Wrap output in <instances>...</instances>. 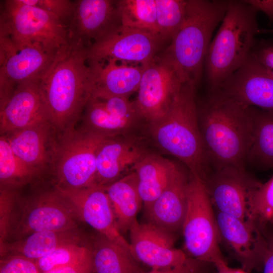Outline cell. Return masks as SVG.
Segmentation results:
<instances>
[{"label": "cell", "mask_w": 273, "mask_h": 273, "mask_svg": "<svg viewBox=\"0 0 273 273\" xmlns=\"http://www.w3.org/2000/svg\"><path fill=\"white\" fill-rule=\"evenodd\" d=\"M86 48L68 42L41 75L39 90L48 119L57 132L73 128L93 91Z\"/></svg>", "instance_id": "obj_1"}, {"label": "cell", "mask_w": 273, "mask_h": 273, "mask_svg": "<svg viewBox=\"0 0 273 273\" xmlns=\"http://www.w3.org/2000/svg\"><path fill=\"white\" fill-rule=\"evenodd\" d=\"M198 112L208 164L215 169L245 168L254 129L252 107L215 92L198 105Z\"/></svg>", "instance_id": "obj_2"}, {"label": "cell", "mask_w": 273, "mask_h": 273, "mask_svg": "<svg viewBox=\"0 0 273 273\" xmlns=\"http://www.w3.org/2000/svg\"><path fill=\"white\" fill-rule=\"evenodd\" d=\"M230 0H187L184 20L165 49L159 54L183 83L198 85L213 33L226 13Z\"/></svg>", "instance_id": "obj_3"}, {"label": "cell", "mask_w": 273, "mask_h": 273, "mask_svg": "<svg viewBox=\"0 0 273 273\" xmlns=\"http://www.w3.org/2000/svg\"><path fill=\"white\" fill-rule=\"evenodd\" d=\"M197 86L183 83L166 114L149 127L160 149L178 159L204 181L208 162L200 128Z\"/></svg>", "instance_id": "obj_4"}, {"label": "cell", "mask_w": 273, "mask_h": 273, "mask_svg": "<svg viewBox=\"0 0 273 273\" xmlns=\"http://www.w3.org/2000/svg\"><path fill=\"white\" fill-rule=\"evenodd\" d=\"M257 12L242 0L229 1L205 58L204 74L210 92L216 90L249 57L258 34Z\"/></svg>", "instance_id": "obj_5"}, {"label": "cell", "mask_w": 273, "mask_h": 273, "mask_svg": "<svg viewBox=\"0 0 273 273\" xmlns=\"http://www.w3.org/2000/svg\"><path fill=\"white\" fill-rule=\"evenodd\" d=\"M109 137L81 127L57 132L49 171L54 186L73 191L96 184L97 151Z\"/></svg>", "instance_id": "obj_6"}, {"label": "cell", "mask_w": 273, "mask_h": 273, "mask_svg": "<svg viewBox=\"0 0 273 273\" xmlns=\"http://www.w3.org/2000/svg\"><path fill=\"white\" fill-rule=\"evenodd\" d=\"M1 16V42L10 50L38 43L56 54L68 43L67 26L56 15L41 8L8 0Z\"/></svg>", "instance_id": "obj_7"}, {"label": "cell", "mask_w": 273, "mask_h": 273, "mask_svg": "<svg viewBox=\"0 0 273 273\" xmlns=\"http://www.w3.org/2000/svg\"><path fill=\"white\" fill-rule=\"evenodd\" d=\"M205 184L190 171L186 213L182 231L187 251L194 258L216 268L227 264L221 252L215 214Z\"/></svg>", "instance_id": "obj_8"}, {"label": "cell", "mask_w": 273, "mask_h": 273, "mask_svg": "<svg viewBox=\"0 0 273 273\" xmlns=\"http://www.w3.org/2000/svg\"><path fill=\"white\" fill-rule=\"evenodd\" d=\"M164 42L157 33L121 25L86 49L87 63L113 60L144 65L158 55Z\"/></svg>", "instance_id": "obj_9"}, {"label": "cell", "mask_w": 273, "mask_h": 273, "mask_svg": "<svg viewBox=\"0 0 273 273\" xmlns=\"http://www.w3.org/2000/svg\"><path fill=\"white\" fill-rule=\"evenodd\" d=\"M183 84L172 66L160 54L145 64L133 101L141 118L149 125L161 118Z\"/></svg>", "instance_id": "obj_10"}, {"label": "cell", "mask_w": 273, "mask_h": 273, "mask_svg": "<svg viewBox=\"0 0 273 273\" xmlns=\"http://www.w3.org/2000/svg\"><path fill=\"white\" fill-rule=\"evenodd\" d=\"M204 183L216 210L241 219H246L251 193L261 184L245 168L234 167L215 169Z\"/></svg>", "instance_id": "obj_11"}, {"label": "cell", "mask_w": 273, "mask_h": 273, "mask_svg": "<svg viewBox=\"0 0 273 273\" xmlns=\"http://www.w3.org/2000/svg\"><path fill=\"white\" fill-rule=\"evenodd\" d=\"M16 232L21 237L43 231L76 230L75 214L54 187L33 195L25 205Z\"/></svg>", "instance_id": "obj_12"}, {"label": "cell", "mask_w": 273, "mask_h": 273, "mask_svg": "<svg viewBox=\"0 0 273 273\" xmlns=\"http://www.w3.org/2000/svg\"><path fill=\"white\" fill-rule=\"evenodd\" d=\"M121 25L116 1H76L68 27V42L87 48Z\"/></svg>", "instance_id": "obj_13"}, {"label": "cell", "mask_w": 273, "mask_h": 273, "mask_svg": "<svg viewBox=\"0 0 273 273\" xmlns=\"http://www.w3.org/2000/svg\"><path fill=\"white\" fill-rule=\"evenodd\" d=\"M58 190L65 197L75 215L101 235L123 246L132 254L130 243L117 227L105 186L95 184L76 190Z\"/></svg>", "instance_id": "obj_14"}, {"label": "cell", "mask_w": 273, "mask_h": 273, "mask_svg": "<svg viewBox=\"0 0 273 273\" xmlns=\"http://www.w3.org/2000/svg\"><path fill=\"white\" fill-rule=\"evenodd\" d=\"M220 242L231 250L242 268L250 272L261 268L266 247V230L216 210L215 213Z\"/></svg>", "instance_id": "obj_15"}, {"label": "cell", "mask_w": 273, "mask_h": 273, "mask_svg": "<svg viewBox=\"0 0 273 273\" xmlns=\"http://www.w3.org/2000/svg\"><path fill=\"white\" fill-rule=\"evenodd\" d=\"M214 92L247 107L273 111V76L250 55Z\"/></svg>", "instance_id": "obj_16"}, {"label": "cell", "mask_w": 273, "mask_h": 273, "mask_svg": "<svg viewBox=\"0 0 273 273\" xmlns=\"http://www.w3.org/2000/svg\"><path fill=\"white\" fill-rule=\"evenodd\" d=\"M129 231L133 257L152 269L174 267L188 259L183 251L174 248L173 234L150 222L140 224L137 220Z\"/></svg>", "instance_id": "obj_17"}, {"label": "cell", "mask_w": 273, "mask_h": 273, "mask_svg": "<svg viewBox=\"0 0 273 273\" xmlns=\"http://www.w3.org/2000/svg\"><path fill=\"white\" fill-rule=\"evenodd\" d=\"M55 55L38 43L1 53V107L6 103L18 85L40 77Z\"/></svg>", "instance_id": "obj_18"}, {"label": "cell", "mask_w": 273, "mask_h": 273, "mask_svg": "<svg viewBox=\"0 0 273 273\" xmlns=\"http://www.w3.org/2000/svg\"><path fill=\"white\" fill-rule=\"evenodd\" d=\"M190 174L176 163L159 197L145 210L150 223L170 233L181 230L188 200Z\"/></svg>", "instance_id": "obj_19"}, {"label": "cell", "mask_w": 273, "mask_h": 273, "mask_svg": "<svg viewBox=\"0 0 273 273\" xmlns=\"http://www.w3.org/2000/svg\"><path fill=\"white\" fill-rule=\"evenodd\" d=\"M56 134L46 120L1 135L21 161L42 176L49 173Z\"/></svg>", "instance_id": "obj_20"}, {"label": "cell", "mask_w": 273, "mask_h": 273, "mask_svg": "<svg viewBox=\"0 0 273 273\" xmlns=\"http://www.w3.org/2000/svg\"><path fill=\"white\" fill-rule=\"evenodd\" d=\"M39 79L18 85L1 107V135L49 121L40 93Z\"/></svg>", "instance_id": "obj_21"}, {"label": "cell", "mask_w": 273, "mask_h": 273, "mask_svg": "<svg viewBox=\"0 0 273 273\" xmlns=\"http://www.w3.org/2000/svg\"><path fill=\"white\" fill-rule=\"evenodd\" d=\"M133 139L123 135L109 137L100 146L96 157V184L107 186L134 167L147 153Z\"/></svg>", "instance_id": "obj_22"}, {"label": "cell", "mask_w": 273, "mask_h": 273, "mask_svg": "<svg viewBox=\"0 0 273 273\" xmlns=\"http://www.w3.org/2000/svg\"><path fill=\"white\" fill-rule=\"evenodd\" d=\"M118 62L109 60L88 64L93 84L92 96L129 98L137 92L145 65Z\"/></svg>", "instance_id": "obj_23"}, {"label": "cell", "mask_w": 273, "mask_h": 273, "mask_svg": "<svg viewBox=\"0 0 273 273\" xmlns=\"http://www.w3.org/2000/svg\"><path fill=\"white\" fill-rule=\"evenodd\" d=\"M105 187L117 227L121 234L125 233L137 220L136 215L143 204L136 174L132 170Z\"/></svg>", "instance_id": "obj_24"}, {"label": "cell", "mask_w": 273, "mask_h": 273, "mask_svg": "<svg viewBox=\"0 0 273 273\" xmlns=\"http://www.w3.org/2000/svg\"><path fill=\"white\" fill-rule=\"evenodd\" d=\"M176 163L147 153L134 167L138 190L145 210L159 197L166 186Z\"/></svg>", "instance_id": "obj_25"}, {"label": "cell", "mask_w": 273, "mask_h": 273, "mask_svg": "<svg viewBox=\"0 0 273 273\" xmlns=\"http://www.w3.org/2000/svg\"><path fill=\"white\" fill-rule=\"evenodd\" d=\"M77 230L43 231L32 233L25 238L3 245L5 251L36 260L57 248L70 244L81 243Z\"/></svg>", "instance_id": "obj_26"}, {"label": "cell", "mask_w": 273, "mask_h": 273, "mask_svg": "<svg viewBox=\"0 0 273 273\" xmlns=\"http://www.w3.org/2000/svg\"><path fill=\"white\" fill-rule=\"evenodd\" d=\"M93 251L97 273H141L132 253L118 243L101 235Z\"/></svg>", "instance_id": "obj_27"}, {"label": "cell", "mask_w": 273, "mask_h": 273, "mask_svg": "<svg viewBox=\"0 0 273 273\" xmlns=\"http://www.w3.org/2000/svg\"><path fill=\"white\" fill-rule=\"evenodd\" d=\"M254 125L247 163L262 169L273 167V111L252 107Z\"/></svg>", "instance_id": "obj_28"}, {"label": "cell", "mask_w": 273, "mask_h": 273, "mask_svg": "<svg viewBox=\"0 0 273 273\" xmlns=\"http://www.w3.org/2000/svg\"><path fill=\"white\" fill-rule=\"evenodd\" d=\"M42 176L25 164L13 152L3 135L0 137L1 189L13 190Z\"/></svg>", "instance_id": "obj_29"}, {"label": "cell", "mask_w": 273, "mask_h": 273, "mask_svg": "<svg viewBox=\"0 0 273 273\" xmlns=\"http://www.w3.org/2000/svg\"><path fill=\"white\" fill-rule=\"evenodd\" d=\"M84 111L81 128L109 136L123 135L134 126L111 115L101 101L93 96Z\"/></svg>", "instance_id": "obj_30"}, {"label": "cell", "mask_w": 273, "mask_h": 273, "mask_svg": "<svg viewBox=\"0 0 273 273\" xmlns=\"http://www.w3.org/2000/svg\"><path fill=\"white\" fill-rule=\"evenodd\" d=\"M116 2L122 26L158 33L155 0H118Z\"/></svg>", "instance_id": "obj_31"}, {"label": "cell", "mask_w": 273, "mask_h": 273, "mask_svg": "<svg viewBox=\"0 0 273 273\" xmlns=\"http://www.w3.org/2000/svg\"><path fill=\"white\" fill-rule=\"evenodd\" d=\"M246 220L262 230L273 225V176L251 193Z\"/></svg>", "instance_id": "obj_32"}, {"label": "cell", "mask_w": 273, "mask_h": 273, "mask_svg": "<svg viewBox=\"0 0 273 273\" xmlns=\"http://www.w3.org/2000/svg\"><path fill=\"white\" fill-rule=\"evenodd\" d=\"M157 31L164 41H171L184 20L187 0H155Z\"/></svg>", "instance_id": "obj_33"}, {"label": "cell", "mask_w": 273, "mask_h": 273, "mask_svg": "<svg viewBox=\"0 0 273 273\" xmlns=\"http://www.w3.org/2000/svg\"><path fill=\"white\" fill-rule=\"evenodd\" d=\"M93 255L92 249L82 243L62 246L35 260L41 273L81 261Z\"/></svg>", "instance_id": "obj_34"}, {"label": "cell", "mask_w": 273, "mask_h": 273, "mask_svg": "<svg viewBox=\"0 0 273 273\" xmlns=\"http://www.w3.org/2000/svg\"><path fill=\"white\" fill-rule=\"evenodd\" d=\"M27 5L35 6L58 17L68 27L74 12V2L68 0H19Z\"/></svg>", "instance_id": "obj_35"}, {"label": "cell", "mask_w": 273, "mask_h": 273, "mask_svg": "<svg viewBox=\"0 0 273 273\" xmlns=\"http://www.w3.org/2000/svg\"><path fill=\"white\" fill-rule=\"evenodd\" d=\"M0 273H41L35 260L21 255L1 260Z\"/></svg>", "instance_id": "obj_36"}, {"label": "cell", "mask_w": 273, "mask_h": 273, "mask_svg": "<svg viewBox=\"0 0 273 273\" xmlns=\"http://www.w3.org/2000/svg\"><path fill=\"white\" fill-rule=\"evenodd\" d=\"M250 55L273 76V41H257Z\"/></svg>", "instance_id": "obj_37"}, {"label": "cell", "mask_w": 273, "mask_h": 273, "mask_svg": "<svg viewBox=\"0 0 273 273\" xmlns=\"http://www.w3.org/2000/svg\"><path fill=\"white\" fill-rule=\"evenodd\" d=\"M204 263L195 258H189L182 264L166 269H152L148 272L141 273H202L201 264Z\"/></svg>", "instance_id": "obj_38"}, {"label": "cell", "mask_w": 273, "mask_h": 273, "mask_svg": "<svg viewBox=\"0 0 273 273\" xmlns=\"http://www.w3.org/2000/svg\"><path fill=\"white\" fill-rule=\"evenodd\" d=\"M93 268V255L81 261L42 273H91Z\"/></svg>", "instance_id": "obj_39"}, {"label": "cell", "mask_w": 273, "mask_h": 273, "mask_svg": "<svg viewBox=\"0 0 273 273\" xmlns=\"http://www.w3.org/2000/svg\"><path fill=\"white\" fill-rule=\"evenodd\" d=\"M266 247L264 254L263 273H273V231L266 230Z\"/></svg>", "instance_id": "obj_40"}, {"label": "cell", "mask_w": 273, "mask_h": 273, "mask_svg": "<svg viewBox=\"0 0 273 273\" xmlns=\"http://www.w3.org/2000/svg\"><path fill=\"white\" fill-rule=\"evenodd\" d=\"M243 2L263 12L268 17L269 22L273 23V0H242Z\"/></svg>", "instance_id": "obj_41"}, {"label": "cell", "mask_w": 273, "mask_h": 273, "mask_svg": "<svg viewBox=\"0 0 273 273\" xmlns=\"http://www.w3.org/2000/svg\"><path fill=\"white\" fill-rule=\"evenodd\" d=\"M216 273H250L241 268H234L229 267L228 264L217 268Z\"/></svg>", "instance_id": "obj_42"}, {"label": "cell", "mask_w": 273, "mask_h": 273, "mask_svg": "<svg viewBox=\"0 0 273 273\" xmlns=\"http://www.w3.org/2000/svg\"><path fill=\"white\" fill-rule=\"evenodd\" d=\"M273 33L272 29H259L258 33Z\"/></svg>", "instance_id": "obj_43"}, {"label": "cell", "mask_w": 273, "mask_h": 273, "mask_svg": "<svg viewBox=\"0 0 273 273\" xmlns=\"http://www.w3.org/2000/svg\"><path fill=\"white\" fill-rule=\"evenodd\" d=\"M272 231H273V229H272Z\"/></svg>", "instance_id": "obj_44"}]
</instances>
